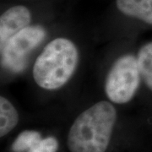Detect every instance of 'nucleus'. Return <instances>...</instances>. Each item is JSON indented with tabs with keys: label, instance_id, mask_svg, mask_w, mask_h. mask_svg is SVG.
<instances>
[{
	"label": "nucleus",
	"instance_id": "f257e3e1",
	"mask_svg": "<svg viewBox=\"0 0 152 152\" xmlns=\"http://www.w3.org/2000/svg\"><path fill=\"white\" fill-rule=\"evenodd\" d=\"M117 121V111L109 102L95 103L71 125L67 145L70 152H106Z\"/></svg>",
	"mask_w": 152,
	"mask_h": 152
},
{
	"label": "nucleus",
	"instance_id": "0eeeda50",
	"mask_svg": "<svg viewBox=\"0 0 152 152\" xmlns=\"http://www.w3.org/2000/svg\"><path fill=\"white\" fill-rule=\"evenodd\" d=\"M19 122V114L14 105L4 96L0 97V137L7 135Z\"/></svg>",
	"mask_w": 152,
	"mask_h": 152
},
{
	"label": "nucleus",
	"instance_id": "39448f33",
	"mask_svg": "<svg viewBox=\"0 0 152 152\" xmlns=\"http://www.w3.org/2000/svg\"><path fill=\"white\" fill-rule=\"evenodd\" d=\"M31 13L24 5L13 6L0 17V47L3 48L11 38L31 26Z\"/></svg>",
	"mask_w": 152,
	"mask_h": 152
},
{
	"label": "nucleus",
	"instance_id": "20e7f679",
	"mask_svg": "<svg viewBox=\"0 0 152 152\" xmlns=\"http://www.w3.org/2000/svg\"><path fill=\"white\" fill-rule=\"evenodd\" d=\"M47 37V31L42 26H29L15 35L1 48L3 67L13 73H20L27 67L31 53Z\"/></svg>",
	"mask_w": 152,
	"mask_h": 152
},
{
	"label": "nucleus",
	"instance_id": "6e6552de",
	"mask_svg": "<svg viewBox=\"0 0 152 152\" xmlns=\"http://www.w3.org/2000/svg\"><path fill=\"white\" fill-rule=\"evenodd\" d=\"M141 78L152 91V42L143 45L137 55Z\"/></svg>",
	"mask_w": 152,
	"mask_h": 152
},
{
	"label": "nucleus",
	"instance_id": "9d476101",
	"mask_svg": "<svg viewBox=\"0 0 152 152\" xmlns=\"http://www.w3.org/2000/svg\"><path fill=\"white\" fill-rule=\"evenodd\" d=\"M58 140L55 137L49 136L45 139H42L28 152H58Z\"/></svg>",
	"mask_w": 152,
	"mask_h": 152
},
{
	"label": "nucleus",
	"instance_id": "423d86ee",
	"mask_svg": "<svg viewBox=\"0 0 152 152\" xmlns=\"http://www.w3.org/2000/svg\"><path fill=\"white\" fill-rule=\"evenodd\" d=\"M116 4L125 15L152 25V0H116Z\"/></svg>",
	"mask_w": 152,
	"mask_h": 152
},
{
	"label": "nucleus",
	"instance_id": "7ed1b4c3",
	"mask_svg": "<svg viewBox=\"0 0 152 152\" xmlns=\"http://www.w3.org/2000/svg\"><path fill=\"white\" fill-rule=\"evenodd\" d=\"M140 80L137 57L133 54L123 55L114 62L107 75L105 93L113 103H128L134 97Z\"/></svg>",
	"mask_w": 152,
	"mask_h": 152
},
{
	"label": "nucleus",
	"instance_id": "1a4fd4ad",
	"mask_svg": "<svg viewBox=\"0 0 152 152\" xmlns=\"http://www.w3.org/2000/svg\"><path fill=\"white\" fill-rule=\"evenodd\" d=\"M41 140V134L37 131H23L17 136L15 141L13 142L11 148L14 152L29 151Z\"/></svg>",
	"mask_w": 152,
	"mask_h": 152
},
{
	"label": "nucleus",
	"instance_id": "f03ea898",
	"mask_svg": "<svg viewBox=\"0 0 152 152\" xmlns=\"http://www.w3.org/2000/svg\"><path fill=\"white\" fill-rule=\"evenodd\" d=\"M79 64V51L71 40L58 37L51 41L33 65V79L38 86L55 91L66 85Z\"/></svg>",
	"mask_w": 152,
	"mask_h": 152
}]
</instances>
